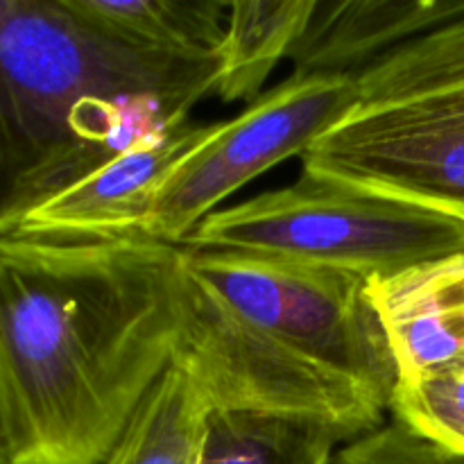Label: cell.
Returning <instances> with one entry per match:
<instances>
[{"label":"cell","mask_w":464,"mask_h":464,"mask_svg":"<svg viewBox=\"0 0 464 464\" xmlns=\"http://www.w3.org/2000/svg\"><path fill=\"white\" fill-rule=\"evenodd\" d=\"M0 460H3V449H0Z\"/></svg>","instance_id":"cell-17"},{"label":"cell","mask_w":464,"mask_h":464,"mask_svg":"<svg viewBox=\"0 0 464 464\" xmlns=\"http://www.w3.org/2000/svg\"><path fill=\"white\" fill-rule=\"evenodd\" d=\"M390 415L464 453V365L399 383Z\"/></svg>","instance_id":"cell-15"},{"label":"cell","mask_w":464,"mask_h":464,"mask_svg":"<svg viewBox=\"0 0 464 464\" xmlns=\"http://www.w3.org/2000/svg\"><path fill=\"white\" fill-rule=\"evenodd\" d=\"M361 107L353 75H293L220 122L157 195L145 236L179 247L218 204L313 143Z\"/></svg>","instance_id":"cell-5"},{"label":"cell","mask_w":464,"mask_h":464,"mask_svg":"<svg viewBox=\"0 0 464 464\" xmlns=\"http://www.w3.org/2000/svg\"><path fill=\"white\" fill-rule=\"evenodd\" d=\"M181 247L0 234V464H100L175 362Z\"/></svg>","instance_id":"cell-1"},{"label":"cell","mask_w":464,"mask_h":464,"mask_svg":"<svg viewBox=\"0 0 464 464\" xmlns=\"http://www.w3.org/2000/svg\"><path fill=\"white\" fill-rule=\"evenodd\" d=\"M338 444L311 421L211 408L199 464H331Z\"/></svg>","instance_id":"cell-13"},{"label":"cell","mask_w":464,"mask_h":464,"mask_svg":"<svg viewBox=\"0 0 464 464\" xmlns=\"http://www.w3.org/2000/svg\"><path fill=\"white\" fill-rule=\"evenodd\" d=\"M179 247L311 263L372 284L464 254V216L302 172L295 184L211 213Z\"/></svg>","instance_id":"cell-4"},{"label":"cell","mask_w":464,"mask_h":464,"mask_svg":"<svg viewBox=\"0 0 464 464\" xmlns=\"http://www.w3.org/2000/svg\"><path fill=\"white\" fill-rule=\"evenodd\" d=\"M464 18V0H317L290 59L295 75H353L399 45Z\"/></svg>","instance_id":"cell-9"},{"label":"cell","mask_w":464,"mask_h":464,"mask_svg":"<svg viewBox=\"0 0 464 464\" xmlns=\"http://www.w3.org/2000/svg\"><path fill=\"white\" fill-rule=\"evenodd\" d=\"M335 177L464 216V86L358 107L302 157Z\"/></svg>","instance_id":"cell-6"},{"label":"cell","mask_w":464,"mask_h":464,"mask_svg":"<svg viewBox=\"0 0 464 464\" xmlns=\"http://www.w3.org/2000/svg\"><path fill=\"white\" fill-rule=\"evenodd\" d=\"M218 54L136 48L66 0H0V234L216 93Z\"/></svg>","instance_id":"cell-3"},{"label":"cell","mask_w":464,"mask_h":464,"mask_svg":"<svg viewBox=\"0 0 464 464\" xmlns=\"http://www.w3.org/2000/svg\"><path fill=\"white\" fill-rule=\"evenodd\" d=\"M331 464H464V453L390 415L379 429L343 444Z\"/></svg>","instance_id":"cell-16"},{"label":"cell","mask_w":464,"mask_h":464,"mask_svg":"<svg viewBox=\"0 0 464 464\" xmlns=\"http://www.w3.org/2000/svg\"><path fill=\"white\" fill-rule=\"evenodd\" d=\"M208 412L202 390L172 365L100 464H199Z\"/></svg>","instance_id":"cell-12"},{"label":"cell","mask_w":464,"mask_h":464,"mask_svg":"<svg viewBox=\"0 0 464 464\" xmlns=\"http://www.w3.org/2000/svg\"><path fill=\"white\" fill-rule=\"evenodd\" d=\"M399 383L464 365V254L370 284Z\"/></svg>","instance_id":"cell-8"},{"label":"cell","mask_w":464,"mask_h":464,"mask_svg":"<svg viewBox=\"0 0 464 464\" xmlns=\"http://www.w3.org/2000/svg\"><path fill=\"white\" fill-rule=\"evenodd\" d=\"M361 107L464 86V18L383 54L356 75Z\"/></svg>","instance_id":"cell-14"},{"label":"cell","mask_w":464,"mask_h":464,"mask_svg":"<svg viewBox=\"0 0 464 464\" xmlns=\"http://www.w3.org/2000/svg\"><path fill=\"white\" fill-rule=\"evenodd\" d=\"M91 25L136 45L172 54H218L229 3L222 0H66Z\"/></svg>","instance_id":"cell-11"},{"label":"cell","mask_w":464,"mask_h":464,"mask_svg":"<svg viewBox=\"0 0 464 464\" xmlns=\"http://www.w3.org/2000/svg\"><path fill=\"white\" fill-rule=\"evenodd\" d=\"M218 127L220 122L195 125L186 121L136 140L75 186L27 213L12 231L68 238L140 236L168 177L207 145Z\"/></svg>","instance_id":"cell-7"},{"label":"cell","mask_w":464,"mask_h":464,"mask_svg":"<svg viewBox=\"0 0 464 464\" xmlns=\"http://www.w3.org/2000/svg\"><path fill=\"white\" fill-rule=\"evenodd\" d=\"M208 406L320 424L344 444L392 412L399 367L349 272L181 247L175 362Z\"/></svg>","instance_id":"cell-2"},{"label":"cell","mask_w":464,"mask_h":464,"mask_svg":"<svg viewBox=\"0 0 464 464\" xmlns=\"http://www.w3.org/2000/svg\"><path fill=\"white\" fill-rule=\"evenodd\" d=\"M317 0L229 3L216 93L222 102H254L276 63L290 57Z\"/></svg>","instance_id":"cell-10"}]
</instances>
